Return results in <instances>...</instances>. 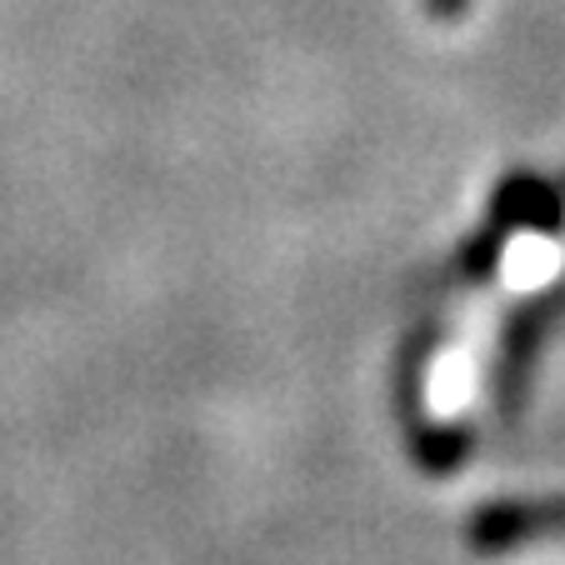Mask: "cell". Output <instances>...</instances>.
Returning <instances> with one entry per match:
<instances>
[{
	"instance_id": "obj_1",
	"label": "cell",
	"mask_w": 565,
	"mask_h": 565,
	"mask_svg": "<svg viewBox=\"0 0 565 565\" xmlns=\"http://www.w3.org/2000/svg\"><path fill=\"white\" fill-rule=\"evenodd\" d=\"M561 270H565L561 241L535 231V225H515V231L505 235L501 256H495V276L486 280V290H495V296L511 306V300H525V296H535V290H545Z\"/></svg>"
},
{
	"instance_id": "obj_2",
	"label": "cell",
	"mask_w": 565,
	"mask_h": 565,
	"mask_svg": "<svg viewBox=\"0 0 565 565\" xmlns=\"http://www.w3.org/2000/svg\"><path fill=\"white\" fill-rule=\"evenodd\" d=\"M476 545L480 551H525V545H565V505L551 511H491L476 521Z\"/></svg>"
},
{
	"instance_id": "obj_3",
	"label": "cell",
	"mask_w": 565,
	"mask_h": 565,
	"mask_svg": "<svg viewBox=\"0 0 565 565\" xmlns=\"http://www.w3.org/2000/svg\"><path fill=\"white\" fill-rule=\"evenodd\" d=\"M466 6V0H430V11L440 15V21H456V11Z\"/></svg>"
}]
</instances>
